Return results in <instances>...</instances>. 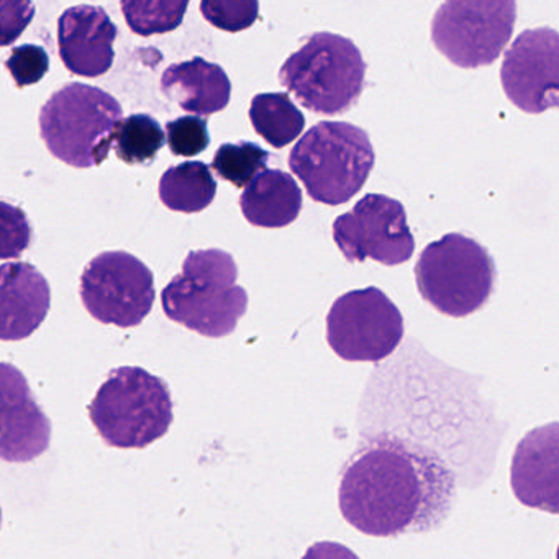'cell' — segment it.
I'll list each match as a JSON object with an SVG mask.
<instances>
[{
    "label": "cell",
    "instance_id": "obj_1",
    "mask_svg": "<svg viewBox=\"0 0 559 559\" xmlns=\"http://www.w3.org/2000/svg\"><path fill=\"white\" fill-rule=\"evenodd\" d=\"M454 497V474L428 448L381 435L343 471V519L369 536L421 533L443 523Z\"/></svg>",
    "mask_w": 559,
    "mask_h": 559
},
{
    "label": "cell",
    "instance_id": "obj_2",
    "mask_svg": "<svg viewBox=\"0 0 559 559\" xmlns=\"http://www.w3.org/2000/svg\"><path fill=\"white\" fill-rule=\"evenodd\" d=\"M238 266L227 251H191L182 273L163 289L162 304L173 322L209 338H224L247 313L248 294L237 286Z\"/></svg>",
    "mask_w": 559,
    "mask_h": 559
},
{
    "label": "cell",
    "instance_id": "obj_3",
    "mask_svg": "<svg viewBox=\"0 0 559 559\" xmlns=\"http://www.w3.org/2000/svg\"><path fill=\"white\" fill-rule=\"evenodd\" d=\"M87 411L100 438L120 450L150 447L175 420L166 382L136 366L110 371Z\"/></svg>",
    "mask_w": 559,
    "mask_h": 559
},
{
    "label": "cell",
    "instance_id": "obj_4",
    "mask_svg": "<svg viewBox=\"0 0 559 559\" xmlns=\"http://www.w3.org/2000/svg\"><path fill=\"white\" fill-rule=\"evenodd\" d=\"M123 120L119 100L99 87H61L40 110V135L55 158L74 168L100 166Z\"/></svg>",
    "mask_w": 559,
    "mask_h": 559
},
{
    "label": "cell",
    "instance_id": "obj_5",
    "mask_svg": "<svg viewBox=\"0 0 559 559\" xmlns=\"http://www.w3.org/2000/svg\"><path fill=\"white\" fill-rule=\"evenodd\" d=\"M376 155L368 133L345 122H322L304 133L289 156L307 194L325 205L352 201L368 181Z\"/></svg>",
    "mask_w": 559,
    "mask_h": 559
},
{
    "label": "cell",
    "instance_id": "obj_6",
    "mask_svg": "<svg viewBox=\"0 0 559 559\" xmlns=\"http://www.w3.org/2000/svg\"><path fill=\"white\" fill-rule=\"evenodd\" d=\"M366 63L349 38L320 32L287 58L281 84L302 107L322 116H338L358 103L365 90Z\"/></svg>",
    "mask_w": 559,
    "mask_h": 559
},
{
    "label": "cell",
    "instance_id": "obj_7",
    "mask_svg": "<svg viewBox=\"0 0 559 559\" xmlns=\"http://www.w3.org/2000/svg\"><path fill=\"white\" fill-rule=\"evenodd\" d=\"M415 280L418 293L435 310L463 319L489 302L497 267L479 241L448 234L421 251Z\"/></svg>",
    "mask_w": 559,
    "mask_h": 559
},
{
    "label": "cell",
    "instance_id": "obj_8",
    "mask_svg": "<svg viewBox=\"0 0 559 559\" xmlns=\"http://www.w3.org/2000/svg\"><path fill=\"white\" fill-rule=\"evenodd\" d=\"M516 0H444L431 21V41L464 70L489 67L512 38Z\"/></svg>",
    "mask_w": 559,
    "mask_h": 559
},
{
    "label": "cell",
    "instance_id": "obj_9",
    "mask_svg": "<svg viewBox=\"0 0 559 559\" xmlns=\"http://www.w3.org/2000/svg\"><path fill=\"white\" fill-rule=\"evenodd\" d=\"M402 338L404 317L378 287L343 294L326 316V342L345 361H382Z\"/></svg>",
    "mask_w": 559,
    "mask_h": 559
},
{
    "label": "cell",
    "instance_id": "obj_10",
    "mask_svg": "<svg viewBox=\"0 0 559 559\" xmlns=\"http://www.w3.org/2000/svg\"><path fill=\"white\" fill-rule=\"evenodd\" d=\"M155 297L152 270L127 251L97 254L81 274L84 307L106 325L139 326L152 312Z\"/></svg>",
    "mask_w": 559,
    "mask_h": 559
},
{
    "label": "cell",
    "instance_id": "obj_11",
    "mask_svg": "<svg viewBox=\"0 0 559 559\" xmlns=\"http://www.w3.org/2000/svg\"><path fill=\"white\" fill-rule=\"evenodd\" d=\"M333 240L348 263L374 260L384 266L407 263L415 238L404 205L382 194H368L333 222Z\"/></svg>",
    "mask_w": 559,
    "mask_h": 559
},
{
    "label": "cell",
    "instance_id": "obj_12",
    "mask_svg": "<svg viewBox=\"0 0 559 559\" xmlns=\"http://www.w3.org/2000/svg\"><path fill=\"white\" fill-rule=\"evenodd\" d=\"M500 81L507 99L526 114L559 110V34L525 31L506 51Z\"/></svg>",
    "mask_w": 559,
    "mask_h": 559
},
{
    "label": "cell",
    "instance_id": "obj_13",
    "mask_svg": "<svg viewBox=\"0 0 559 559\" xmlns=\"http://www.w3.org/2000/svg\"><path fill=\"white\" fill-rule=\"evenodd\" d=\"M2 437L0 454L9 463H28L50 448L51 424L35 401L25 376L15 366H0Z\"/></svg>",
    "mask_w": 559,
    "mask_h": 559
},
{
    "label": "cell",
    "instance_id": "obj_14",
    "mask_svg": "<svg viewBox=\"0 0 559 559\" xmlns=\"http://www.w3.org/2000/svg\"><path fill=\"white\" fill-rule=\"evenodd\" d=\"M510 484L523 506L559 515V421L533 428L519 441Z\"/></svg>",
    "mask_w": 559,
    "mask_h": 559
},
{
    "label": "cell",
    "instance_id": "obj_15",
    "mask_svg": "<svg viewBox=\"0 0 559 559\" xmlns=\"http://www.w3.org/2000/svg\"><path fill=\"white\" fill-rule=\"evenodd\" d=\"M117 27L97 5L68 9L58 21V47L64 67L83 78L109 73L116 60Z\"/></svg>",
    "mask_w": 559,
    "mask_h": 559
},
{
    "label": "cell",
    "instance_id": "obj_16",
    "mask_svg": "<svg viewBox=\"0 0 559 559\" xmlns=\"http://www.w3.org/2000/svg\"><path fill=\"white\" fill-rule=\"evenodd\" d=\"M51 307V289L31 263L0 267V338L21 342L40 329Z\"/></svg>",
    "mask_w": 559,
    "mask_h": 559
},
{
    "label": "cell",
    "instance_id": "obj_17",
    "mask_svg": "<svg viewBox=\"0 0 559 559\" xmlns=\"http://www.w3.org/2000/svg\"><path fill=\"white\" fill-rule=\"evenodd\" d=\"M162 91L186 112L207 117L228 106L231 83L224 68L198 57L171 64L163 73Z\"/></svg>",
    "mask_w": 559,
    "mask_h": 559
},
{
    "label": "cell",
    "instance_id": "obj_18",
    "mask_svg": "<svg viewBox=\"0 0 559 559\" xmlns=\"http://www.w3.org/2000/svg\"><path fill=\"white\" fill-rule=\"evenodd\" d=\"M245 218L254 227L284 228L302 211V191L289 173L264 169L240 198Z\"/></svg>",
    "mask_w": 559,
    "mask_h": 559
},
{
    "label": "cell",
    "instance_id": "obj_19",
    "mask_svg": "<svg viewBox=\"0 0 559 559\" xmlns=\"http://www.w3.org/2000/svg\"><path fill=\"white\" fill-rule=\"evenodd\" d=\"M217 181L205 163L188 162L169 168L159 181V199L173 212L198 214L214 202Z\"/></svg>",
    "mask_w": 559,
    "mask_h": 559
},
{
    "label": "cell",
    "instance_id": "obj_20",
    "mask_svg": "<svg viewBox=\"0 0 559 559\" xmlns=\"http://www.w3.org/2000/svg\"><path fill=\"white\" fill-rule=\"evenodd\" d=\"M250 120L258 135L274 148L283 150L294 142L306 127V117L290 100L289 94H258L251 100Z\"/></svg>",
    "mask_w": 559,
    "mask_h": 559
},
{
    "label": "cell",
    "instance_id": "obj_21",
    "mask_svg": "<svg viewBox=\"0 0 559 559\" xmlns=\"http://www.w3.org/2000/svg\"><path fill=\"white\" fill-rule=\"evenodd\" d=\"M163 145V127L146 114H135L122 120L114 143L119 159L130 166L152 165Z\"/></svg>",
    "mask_w": 559,
    "mask_h": 559
},
{
    "label": "cell",
    "instance_id": "obj_22",
    "mask_svg": "<svg viewBox=\"0 0 559 559\" xmlns=\"http://www.w3.org/2000/svg\"><path fill=\"white\" fill-rule=\"evenodd\" d=\"M191 0H120L123 17L140 37L169 34L185 21Z\"/></svg>",
    "mask_w": 559,
    "mask_h": 559
},
{
    "label": "cell",
    "instance_id": "obj_23",
    "mask_svg": "<svg viewBox=\"0 0 559 559\" xmlns=\"http://www.w3.org/2000/svg\"><path fill=\"white\" fill-rule=\"evenodd\" d=\"M270 153L257 143H225L215 153L212 169L235 188H247L266 169Z\"/></svg>",
    "mask_w": 559,
    "mask_h": 559
},
{
    "label": "cell",
    "instance_id": "obj_24",
    "mask_svg": "<svg viewBox=\"0 0 559 559\" xmlns=\"http://www.w3.org/2000/svg\"><path fill=\"white\" fill-rule=\"evenodd\" d=\"M201 12L209 24L228 34L248 31L260 15L258 0H202Z\"/></svg>",
    "mask_w": 559,
    "mask_h": 559
},
{
    "label": "cell",
    "instance_id": "obj_25",
    "mask_svg": "<svg viewBox=\"0 0 559 559\" xmlns=\"http://www.w3.org/2000/svg\"><path fill=\"white\" fill-rule=\"evenodd\" d=\"M166 135H168L169 150L176 156L201 155L211 145V133H209L207 122L201 117H179L166 126Z\"/></svg>",
    "mask_w": 559,
    "mask_h": 559
},
{
    "label": "cell",
    "instance_id": "obj_26",
    "mask_svg": "<svg viewBox=\"0 0 559 559\" xmlns=\"http://www.w3.org/2000/svg\"><path fill=\"white\" fill-rule=\"evenodd\" d=\"M5 68L14 78L17 87L34 86L47 76L50 70V58L45 48L37 45H22L14 48L11 58L5 61Z\"/></svg>",
    "mask_w": 559,
    "mask_h": 559
},
{
    "label": "cell",
    "instance_id": "obj_27",
    "mask_svg": "<svg viewBox=\"0 0 559 559\" xmlns=\"http://www.w3.org/2000/svg\"><path fill=\"white\" fill-rule=\"evenodd\" d=\"M32 241V228L24 212L14 205L2 202V251L4 260L19 258Z\"/></svg>",
    "mask_w": 559,
    "mask_h": 559
},
{
    "label": "cell",
    "instance_id": "obj_28",
    "mask_svg": "<svg viewBox=\"0 0 559 559\" xmlns=\"http://www.w3.org/2000/svg\"><path fill=\"white\" fill-rule=\"evenodd\" d=\"M2 47H11L35 17L32 0H2Z\"/></svg>",
    "mask_w": 559,
    "mask_h": 559
}]
</instances>
